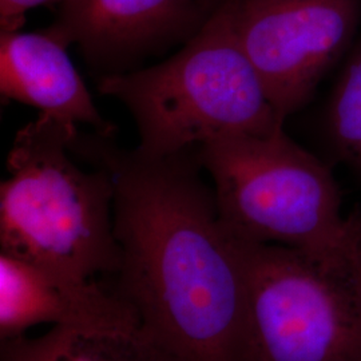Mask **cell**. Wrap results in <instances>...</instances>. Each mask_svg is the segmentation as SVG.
I'll return each mask as SVG.
<instances>
[{
	"mask_svg": "<svg viewBox=\"0 0 361 361\" xmlns=\"http://www.w3.org/2000/svg\"><path fill=\"white\" fill-rule=\"evenodd\" d=\"M0 92L3 99L37 107L75 125H90L98 135L113 138L116 134L114 123L94 104L67 46L46 30L1 31Z\"/></svg>",
	"mask_w": 361,
	"mask_h": 361,
	"instance_id": "obj_9",
	"label": "cell"
},
{
	"mask_svg": "<svg viewBox=\"0 0 361 361\" xmlns=\"http://www.w3.org/2000/svg\"><path fill=\"white\" fill-rule=\"evenodd\" d=\"M197 147L152 157L97 134L78 137L71 150L113 178L116 292L143 331L182 360L252 361L244 261Z\"/></svg>",
	"mask_w": 361,
	"mask_h": 361,
	"instance_id": "obj_1",
	"label": "cell"
},
{
	"mask_svg": "<svg viewBox=\"0 0 361 361\" xmlns=\"http://www.w3.org/2000/svg\"><path fill=\"white\" fill-rule=\"evenodd\" d=\"M87 332H134L141 320L116 292L0 255V338L25 335L38 324Z\"/></svg>",
	"mask_w": 361,
	"mask_h": 361,
	"instance_id": "obj_8",
	"label": "cell"
},
{
	"mask_svg": "<svg viewBox=\"0 0 361 361\" xmlns=\"http://www.w3.org/2000/svg\"><path fill=\"white\" fill-rule=\"evenodd\" d=\"M77 125L40 113L15 135L0 185L1 253L78 280L116 274L121 247L107 169L79 168Z\"/></svg>",
	"mask_w": 361,
	"mask_h": 361,
	"instance_id": "obj_3",
	"label": "cell"
},
{
	"mask_svg": "<svg viewBox=\"0 0 361 361\" xmlns=\"http://www.w3.org/2000/svg\"><path fill=\"white\" fill-rule=\"evenodd\" d=\"M320 129L329 165L347 169L361 186V30L324 104Z\"/></svg>",
	"mask_w": 361,
	"mask_h": 361,
	"instance_id": "obj_11",
	"label": "cell"
},
{
	"mask_svg": "<svg viewBox=\"0 0 361 361\" xmlns=\"http://www.w3.org/2000/svg\"><path fill=\"white\" fill-rule=\"evenodd\" d=\"M0 361H185L142 326L134 332H87L54 326L37 338L1 340Z\"/></svg>",
	"mask_w": 361,
	"mask_h": 361,
	"instance_id": "obj_10",
	"label": "cell"
},
{
	"mask_svg": "<svg viewBox=\"0 0 361 361\" xmlns=\"http://www.w3.org/2000/svg\"><path fill=\"white\" fill-rule=\"evenodd\" d=\"M62 1L65 0H0V28L1 31L20 30L26 22L27 11Z\"/></svg>",
	"mask_w": 361,
	"mask_h": 361,
	"instance_id": "obj_12",
	"label": "cell"
},
{
	"mask_svg": "<svg viewBox=\"0 0 361 361\" xmlns=\"http://www.w3.org/2000/svg\"><path fill=\"white\" fill-rule=\"evenodd\" d=\"M233 28L285 122L343 62L361 30V0H226Z\"/></svg>",
	"mask_w": 361,
	"mask_h": 361,
	"instance_id": "obj_6",
	"label": "cell"
},
{
	"mask_svg": "<svg viewBox=\"0 0 361 361\" xmlns=\"http://www.w3.org/2000/svg\"><path fill=\"white\" fill-rule=\"evenodd\" d=\"M234 237L298 250L336 271L361 273V214L345 217L332 166L284 129L197 147Z\"/></svg>",
	"mask_w": 361,
	"mask_h": 361,
	"instance_id": "obj_2",
	"label": "cell"
},
{
	"mask_svg": "<svg viewBox=\"0 0 361 361\" xmlns=\"http://www.w3.org/2000/svg\"><path fill=\"white\" fill-rule=\"evenodd\" d=\"M252 361H361V273L237 238Z\"/></svg>",
	"mask_w": 361,
	"mask_h": 361,
	"instance_id": "obj_5",
	"label": "cell"
},
{
	"mask_svg": "<svg viewBox=\"0 0 361 361\" xmlns=\"http://www.w3.org/2000/svg\"><path fill=\"white\" fill-rule=\"evenodd\" d=\"M98 91L128 107L152 157L224 137L284 129L222 0L193 38L158 65L99 78Z\"/></svg>",
	"mask_w": 361,
	"mask_h": 361,
	"instance_id": "obj_4",
	"label": "cell"
},
{
	"mask_svg": "<svg viewBox=\"0 0 361 361\" xmlns=\"http://www.w3.org/2000/svg\"><path fill=\"white\" fill-rule=\"evenodd\" d=\"M204 7H207L209 11H214V8L219 6L222 0H198Z\"/></svg>",
	"mask_w": 361,
	"mask_h": 361,
	"instance_id": "obj_13",
	"label": "cell"
},
{
	"mask_svg": "<svg viewBox=\"0 0 361 361\" xmlns=\"http://www.w3.org/2000/svg\"><path fill=\"white\" fill-rule=\"evenodd\" d=\"M212 13L198 0H65L44 30L67 47L77 44L104 77L185 44Z\"/></svg>",
	"mask_w": 361,
	"mask_h": 361,
	"instance_id": "obj_7",
	"label": "cell"
}]
</instances>
